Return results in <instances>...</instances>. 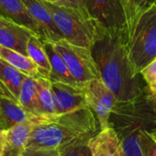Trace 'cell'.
I'll list each match as a JSON object with an SVG mask.
<instances>
[{
	"label": "cell",
	"instance_id": "obj_1",
	"mask_svg": "<svg viewBox=\"0 0 156 156\" xmlns=\"http://www.w3.org/2000/svg\"><path fill=\"white\" fill-rule=\"evenodd\" d=\"M101 79L114 94L117 104L133 103L141 90L122 34L105 32L90 48Z\"/></svg>",
	"mask_w": 156,
	"mask_h": 156
},
{
	"label": "cell",
	"instance_id": "obj_2",
	"mask_svg": "<svg viewBox=\"0 0 156 156\" xmlns=\"http://www.w3.org/2000/svg\"><path fill=\"white\" fill-rule=\"evenodd\" d=\"M100 130V123L90 108L36 117L26 148L61 150L76 142L89 141Z\"/></svg>",
	"mask_w": 156,
	"mask_h": 156
},
{
	"label": "cell",
	"instance_id": "obj_3",
	"mask_svg": "<svg viewBox=\"0 0 156 156\" xmlns=\"http://www.w3.org/2000/svg\"><path fill=\"white\" fill-rule=\"evenodd\" d=\"M124 43L133 69L139 74L156 58V1L140 9Z\"/></svg>",
	"mask_w": 156,
	"mask_h": 156
},
{
	"label": "cell",
	"instance_id": "obj_4",
	"mask_svg": "<svg viewBox=\"0 0 156 156\" xmlns=\"http://www.w3.org/2000/svg\"><path fill=\"white\" fill-rule=\"evenodd\" d=\"M43 3L50 11L63 39L70 43L90 49L105 33L95 21L74 7L47 1Z\"/></svg>",
	"mask_w": 156,
	"mask_h": 156
},
{
	"label": "cell",
	"instance_id": "obj_5",
	"mask_svg": "<svg viewBox=\"0 0 156 156\" xmlns=\"http://www.w3.org/2000/svg\"><path fill=\"white\" fill-rule=\"evenodd\" d=\"M52 44L80 87L84 88L85 85L92 79L101 78L90 49L75 45L65 39L52 42Z\"/></svg>",
	"mask_w": 156,
	"mask_h": 156
},
{
	"label": "cell",
	"instance_id": "obj_6",
	"mask_svg": "<svg viewBox=\"0 0 156 156\" xmlns=\"http://www.w3.org/2000/svg\"><path fill=\"white\" fill-rule=\"evenodd\" d=\"M85 6L90 17L105 32L124 37L126 20L119 0H85Z\"/></svg>",
	"mask_w": 156,
	"mask_h": 156
},
{
	"label": "cell",
	"instance_id": "obj_7",
	"mask_svg": "<svg viewBox=\"0 0 156 156\" xmlns=\"http://www.w3.org/2000/svg\"><path fill=\"white\" fill-rule=\"evenodd\" d=\"M84 90L89 108L95 114L100 123L101 130L109 127L112 113L117 104L114 94L101 78L89 81L85 85Z\"/></svg>",
	"mask_w": 156,
	"mask_h": 156
},
{
	"label": "cell",
	"instance_id": "obj_8",
	"mask_svg": "<svg viewBox=\"0 0 156 156\" xmlns=\"http://www.w3.org/2000/svg\"><path fill=\"white\" fill-rule=\"evenodd\" d=\"M57 114H64L89 108L84 88L71 85L51 82Z\"/></svg>",
	"mask_w": 156,
	"mask_h": 156
},
{
	"label": "cell",
	"instance_id": "obj_9",
	"mask_svg": "<svg viewBox=\"0 0 156 156\" xmlns=\"http://www.w3.org/2000/svg\"><path fill=\"white\" fill-rule=\"evenodd\" d=\"M30 16L37 25L43 41L55 42L63 39L54 18L42 0H22Z\"/></svg>",
	"mask_w": 156,
	"mask_h": 156
},
{
	"label": "cell",
	"instance_id": "obj_10",
	"mask_svg": "<svg viewBox=\"0 0 156 156\" xmlns=\"http://www.w3.org/2000/svg\"><path fill=\"white\" fill-rule=\"evenodd\" d=\"M33 35L37 34L31 29L0 15V45L27 55V42Z\"/></svg>",
	"mask_w": 156,
	"mask_h": 156
},
{
	"label": "cell",
	"instance_id": "obj_11",
	"mask_svg": "<svg viewBox=\"0 0 156 156\" xmlns=\"http://www.w3.org/2000/svg\"><path fill=\"white\" fill-rule=\"evenodd\" d=\"M88 143L92 156H122L119 136L111 126L100 130Z\"/></svg>",
	"mask_w": 156,
	"mask_h": 156
},
{
	"label": "cell",
	"instance_id": "obj_12",
	"mask_svg": "<svg viewBox=\"0 0 156 156\" xmlns=\"http://www.w3.org/2000/svg\"><path fill=\"white\" fill-rule=\"evenodd\" d=\"M34 127V120L16 124L6 130V144L3 156H22Z\"/></svg>",
	"mask_w": 156,
	"mask_h": 156
},
{
	"label": "cell",
	"instance_id": "obj_13",
	"mask_svg": "<svg viewBox=\"0 0 156 156\" xmlns=\"http://www.w3.org/2000/svg\"><path fill=\"white\" fill-rule=\"evenodd\" d=\"M36 117L27 112L18 101L0 96V121L4 130H8L16 124L33 120Z\"/></svg>",
	"mask_w": 156,
	"mask_h": 156
},
{
	"label": "cell",
	"instance_id": "obj_14",
	"mask_svg": "<svg viewBox=\"0 0 156 156\" xmlns=\"http://www.w3.org/2000/svg\"><path fill=\"white\" fill-rule=\"evenodd\" d=\"M0 15L31 29L39 38V29L22 0H0Z\"/></svg>",
	"mask_w": 156,
	"mask_h": 156
},
{
	"label": "cell",
	"instance_id": "obj_15",
	"mask_svg": "<svg viewBox=\"0 0 156 156\" xmlns=\"http://www.w3.org/2000/svg\"><path fill=\"white\" fill-rule=\"evenodd\" d=\"M43 43L51 66L49 80L51 82H60L74 86H80L76 80L74 79V77L72 76V74H70L63 58L54 48L52 42L43 41Z\"/></svg>",
	"mask_w": 156,
	"mask_h": 156
},
{
	"label": "cell",
	"instance_id": "obj_16",
	"mask_svg": "<svg viewBox=\"0 0 156 156\" xmlns=\"http://www.w3.org/2000/svg\"><path fill=\"white\" fill-rule=\"evenodd\" d=\"M0 58L4 59L5 62L27 76L33 78H38L42 76L37 66L27 55L0 45Z\"/></svg>",
	"mask_w": 156,
	"mask_h": 156
},
{
	"label": "cell",
	"instance_id": "obj_17",
	"mask_svg": "<svg viewBox=\"0 0 156 156\" xmlns=\"http://www.w3.org/2000/svg\"><path fill=\"white\" fill-rule=\"evenodd\" d=\"M27 56L37 66L41 75L49 79V74L51 70L50 63L45 50L43 40L37 35H33L30 37L27 46Z\"/></svg>",
	"mask_w": 156,
	"mask_h": 156
},
{
	"label": "cell",
	"instance_id": "obj_18",
	"mask_svg": "<svg viewBox=\"0 0 156 156\" xmlns=\"http://www.w3.org/2000/svg\"><path fill=\"white\" fill-rule=\"evenodd\" d=\"M18 102L27 112L33 116L42 117L39 111L36 78L30 76L26 77L20 88Z\"/></svg>",
	"mask_w": 156,
	"mask_h": 156
},
{
	"label": "cell",
	"instance_id": "obj_19",
	"mask_svg": "<svg viewBox=\"0 0 156 156\" xmlns=\"http://www.w3.org/2000/svg\"><path fill=\"white\" fill-rule=\"evenodd\" d=\"M36 86L37 90L40 115L50 116L57 114L55 97L51 87V81L48 78L40 76L36 78Z\"/></svg>",
	"mask_w": 156,
	"mask_h": 156
},
{
	"label": "cell",
	"instance_id": "obj_20",
	"mask_svg": "<svg viewBox=\"0 0 156 156\" xmlns=\"http://www.w3.org/2000/svg\"><path fill=\"white\" fill-rule=\"evenodd\" d=\"M27 75L0 58V80L18 100L21 86Z\"/></svg>",
	"mask_w": 156,
	"mask_h": 156
},
{
	"label": "cell",
	"instance_id": "obj_21",
	"mask_svg": "<svg viewBox=\"0 0 156 156\" xmlns=\"http://www.w3.org/2000/svg\"><path fill=\"white\" fill-rule=\"evenodd\" d=\"M143 131V130H133L119 136L122 156H144Z\"/></svg>",
	"mask_w": 156,
	"mask_h": 156
},
{
	"label": "cell",
	"instance_id": "obj_22",
	"mask_svg": "<svg viewBox=\"0 0 156 156\" xmlns=\"http://www.w3.org/2000/svg\"><path fill=\"white\" fill-rule=\"evenodd\" d=\"M119 1L122 6L125 16V20H126V30L123 37V39L125 40L130 34L132 28L134 24V21L136 19V17L143 6H140L137 0H119Z\"/></svg>",
	"mask_w": 156,
	"mask_h": 156
},
{
	"label": "cell",
	"instance_id": "obj_23",
	"mask_svg": "<svg viewBox=\"0 0 156 156\" xmlns=\"http://www.w3.org/2000/svg\"><path fill=\"white\" fill-rule=\"evenodd\" d=\"M88 143L89 141H80L71 143L59 150L60 156H92Z\"/></svg>",
	"mask_w": 156,
	"mask_h": 156
},
{
	"label": "cell",
	"instance_id": "obj_24",
	"mask_svg": "<svg viewBox=\"0 0 156 156\" xmlns=\"http://www.w3.org/2000/svg\"><path fill=\"white\" fill-rule=\"evenodd\" d=\"M144 156H156V140L146 131L142 132Z\"/></svg>",
	"mask_w": 156,
	"mask_h": 156
},
{
	"label": "cell",
	"instance_id": "obj_25",
	"mask_svg": "<svg viewBox=\"0 0 156 156\" xmlns=\"http://www.w3.org/2000/svg\"><path fill=\"white\" fill-rule=\"evenodd\" d=\"M145 82L148 85V87H151L156 85V58L149 63L140 73Z\"/></svg>",
	"mask_w": 156,
	"mask_h": 156
},
{
	"label": "cell",
	"instance_id": "obj_26",
	"mask_svg": "<svg viewBox=\"0 0 156 156\" xmlns=\"http://www.w3.org/2000/svg\"><path fill=\"white\" fill-rule=\"evenodd\" d=\"M22 156H60L58 149L26 148Z\"/></svg>",
	"mask_w": 156,
	"mask_h": 156
},
{
	"label": "cell",
	"instance_id": "obj_27",
	"mask_svg": "<svg viewBox=\"0 0 156 156\" xmlns=\"http://www.w3.org/2000/svg\"><path fill=\"white\" fill-rule=\"evenodd\" d=\"M57 4H60V5L74 7V8L78 9L80 12H81L84 16L90 17V16H89V14L87 12V9H86L85 0H60V2L57 3Z\"/></svg>",
	"mask_w": 156,
	"mask_h": 156
},
{
	"label": "cell",
	"instance_id": "obj_28",
	"mask_svg": "<svg viewBox=\"0 0 156 156\" xmlns=\"http://www.w3.org/2000/svg\"><path fill=\"white\" fill-rule=\"evenodd\" d=\"M0 96H2V97H9V98H12V99H15V100H16V101H18L16 97H15V96L9 91V89L5 86V84L0 80Z\"/></svg>",
	"mask_w": 156,
	"mask_h": 156
},
{
	"label": "cell",
	"instance_id": "obj_29",
	"mask_svg": "<svg viewBox=\"0 0 156 156\" xmlns=\"http://www.w3.org/2000/svg\"><path fill=\"white\" fill-rule=\"evenodd\" d=\"M6 144V130L0 131V156H3Z\"/></svg>",
	"mask_w": 156,
	"mask_h": 156
},
{
	"label": "cell",
	"instance_id": "obj_30",
	"mask_svg": "<svg viewBox=\"0 0 156 156\" xmlns=\"http://www.w3.org/2000/svg\"><path fill=\"white\" fill-rule=\"evenodd\" d=\"M147 105L156 113V94L154 95H148L146 97Z\"/></svg>",
	"mask_w": 156,
	"mask_h": 156
},
{
	"label": "cell",
	"instance_id": "obj_31",
	"mask_svg": "<svg viewBox=\"0 0 156 156\" xmlns=\"http://www.w3.org/2000/svg\"><path fill=\"white\" fill-rule=\"evenodd\" d=\"M148 91H149V95L156 94V85L155 86H151V87H148Z\"/></svg>",
	"mask_w": 156,
	"mask_h": 156
},
{
	"label": "cell",
	"instance_id": "obj_32",
	"mask_svg": "<svg viewBox=\"0 0 156 156\" xmlns=\"http://www.w3.org/2000/svg\"><path fill=\"white\" fill-rule=\"evenodd\" d=\"M137 1H138V3L140 4L141 6H144V5H146L149 2V0H137Z\"/></svg>",
	"mask_w": 156,
	"mask_h": 156
},
{
	"label": "cell",
	"instance_id": "obj_33",
	"mask_svg": "<svg viewBox=\"0 0 156 156\" xmlns=\"http://www.w3.org/2000/svg\"><path fill=\"white\" fill-rule=\"evenodd\" d=\"M42 1H47V2H50V3H59L60 0H42Z\"/></svg>",
	"mask_w": 156,
	"mask_h": 156
},
{
	"label": "cell",
	"instance_id": "obj_34",
	"mask_svg": "<svg viewBox=\"0 0 156 156\" xmlns=\"http://www.w3.org/2000/svg\"><path fill=\"white\" fill-rule=\"evenodd\" d=\"M151 135H152V136H153V137H154V138L156 140V128L154 130V131H152V132H151Z\"/></svg>",
	"mask_w": 156,
	"mask_h": 156
},
{
	"label": "cell",
	"instance_id": "obj_35",
	"mask_svg": "<svg viewBox=\"0 0 156 156\" xmlns=\"http://www.w3.org/2000/svg\"><path fill=\"white\" fill-rule=\"evenodd\" d=\"M1 130H4V127H3V125H2V123H1V121H0V131Z\"/></svg>",
	"mask_w": 156,
	"mask_h": 156
}]
</instances>
